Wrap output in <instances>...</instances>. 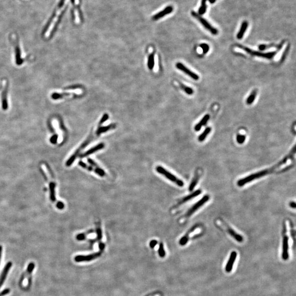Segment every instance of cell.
<instances>
[{"instance_id":"cell-25","label":"cell","mask_w":296,"mask_h":296,"mask_svg":"<svg viewBox=\"0 0 296 296\" xmlns=\"http://www.w3.org/2000/svg\"><path fill=\"white\" fill-rule=\"evenodd\" d=\"M56 14H57V10H54V12H53V13H52V14L51 16L50 17V18L49 19V21H48V22H47V24H46V25L45 26L44 29H43V32H42V34H43V35L45 34L46 32H47V30H49V26H50V25H51V24L52 23V22H53V20L54 19V18H55V17Z\"/></svg>"},{"instance_id":"cell-36","label":"cell","mask_w":296,"mask_h":296,"mask_svg":"<svg viewBox=\"0 0 296 296\" xmlns=\"http://www.w3.org/2000/svg\"><path fill=\"white\" fill-rule=\"evenodd\" d=\"M246 137L245 135H238L236 137V141L238 144H243L245 141Z\"/></svg>"},{"instance_id":"cell-11","label":"cell","mask_w":296,"mask_h":296,"mask_svg":"<svg viewBox=\"0 0 296 296\" xmlns=\"http://www.w3.org/2000/svg\"><path fill=\"white\" fill-rule=\"evenodd\" d=\"M173 10V8L172 6H168L166 7L164 9L161 10V12L155 14L154 16H152V19L154 20H158L161 19L162 18L166 16V15L172 13Z\"/></svg>"},{"instance_id":"cell-18","label":"cell","mask_w":296,"mask_h":296,"mask_svg":"<svg viewBox=\"0 0 296 296\" xmlns=\"http://www.w3.org/2000/svg\"><path fill=\"white\" fill-rule=\"evenodd\" d=\"M7 96V84H6L2 92V105L3 110H6L8 108Z\"/></svg>"},{"instance_id":"cell-32","label":"cell","mask_w":296,"mask_h":296,"mask_svg":"<svg viewBox=\"0 0 296 296\" xmlns=\"http://www.w3.org/2000/svg\"><path fill=\"white\" fill-rule=\"evenodd\" d=\"M189 234H188V232L186 233L185 235H184L183 236L180 238V240H179V245H181V246H184V245H186L188 242L189 241Z\"/></svg>"},{"instance_id":"cell-31","label":"cell","mask_w":296,"mask_h":296,"mask_svg":"<svg viewBox=\"0 0 296 296\" xmlns=\"http://www.w3.org/2000/svg\"><path fill=\"white\" fill-rule=\"evenodd\" d=\"M158 253L161 258H164L166 256V251L164 250V246L162 242L159 244V247L158 250Z\"/></svg>"},{"instance_id":"cell-9","label":"cell","mask_w":296,"mask_h":296,"mask_svg":"<svg viewBox=\"0 0 296 296\" xmlns=\"http://www.w3.org/2000/svg\"><path fill=\"white\" fill-rule=\"evenodd\" d=\"M78 165L80 166H81V167L84 168L85 170H87L88 171L95 172L98 176H99L100 177H104L105 176V174H106L105 171H104L103 169H102V168H100V169H97V168L93 167H92L91 166H89V165H88L86 164H85L83 161H79L78 162Z\"/></svg>"},{"instance_id":"cell-47","label":"cell","mask_w":296,"mask_h":296,"mask_svg":"<svg viewBox=\"0 0 296 296\" xmlns=\"http://www.w3.org/2000/svg\"><path fill=\"white\" fill-rule=\"evenodd\" d=\"M290 206L292 209H296V203L295 202H291L290 203Z\"/></svg>"},{"instance_id":"cell-8","label":"cell","mask_w":296,"mask_h":296,"mask_svg":"<svg viewBox=\"0 0 296 296\" xmlns=\"http://www.w3.org/2000/svg\"><path fill=\"white\" fill-rule=\"evenodd\" d=\"M176 68L180 70V71H183L185 74H187V75H188L189 77H191V78H193L194 80H198L199 79V76L198 75H197L195 73L191 71L188 68H187L185 65H184L182 63H177L176 65Z\"/></svg>"},{"instance_id":"cell-50","label":"cell","mask_w":296,"mask_h":296,"mask_svg":"<svg viewBox=\"0 0 296 296\" xmlns=\"http://www.w3.org/2000/svg\"><path fill=\"white\" fill-rule=\"evenodd\" d=\"M209 1L211 3H214L215 2V1H216V0H209Z\"/></svg>"},{"instance_id":"cell-42","label":"cell","mask_w":296,"mask_h":296,"mask_svg":"<svg viewBox=\"0 0 296 296\" xmlns=\"http://www.w3.org/2000/svg\"><path fill=\"white\" fill-rule=\"evenodd\" d=\"M158 243V241L156 240H151V241L150 242V244H149L150 247L151 248H154L157 245Z\"/></svg>"},{"instance_id":"cell-13","label":"cell","mask_w":296,"mask_h":296,"mask_svg":"<svg viewBox=\"0 0 296 296\" xmlns=\"http://www.w3.org/2000/svg\"><path fill=\"white\" fill-rule=\"evenodd\" d=\"M237 257V252L236 251H232L230 255V257L229 258L227 264L225 266V271L227 273L231 272L233 268L234 263Z\"/></svg>"},{"instance_id":"cell-1","label":"cell","mask_w":296,"mask_h":296,"mask_svg":"<svg viewBox=\"0 0 296 296\" xmlns=\"http://www.w3.org/2000/svg\"><path fill=\"white\" fill-rule=\"evenodd\" d=\"M275 168H276V167L275 166H274L273 167L271 168H269V169L264 170H263V171L258 172L257 173L252 174L248 176L245 177L244 178H242V179H241L238 180V181L237 184H238V187H242V186L245 185V184L251 182V181L257 179H259L260 178L264 177L265 176L271 173V172L273 171L274 169H275Z\"/></svg>"},{"instance_id":"cell-2","label":"cell","mask_w":296,"mask_h":296,"mask_svg":"<svg viewBox=\"0 0 296 296\" xmlns=\"http://www.w3.org/2000/svg\"><path fill=\"white\" fill-rule=\"evenodd\" d=\"M156 171L158 172V173L161 174L162 176L166 177L167 179L172 181L179 187H183L184 184V182L182 180L178 178L177 177H176L173 174L171 173V172H168L167 170H166L165 168L162 167V166H158L156 168Z\"/></svg>"},{"instance_id":"cell-27","label":"cell","mask_w":296,"mask_h":296,"mask_svg":"<svg viewBox=\"0 0 296 296\" xmlns=\"http://www.w3.org/2000/svg\"><path fill=\"white\" fill-rule=\"evenodd\" d=\"M211 131V129L210 127H207L206 128L205 131L202 133V134L201 135H200L198 138V140L200 142H203V141L205 140L207 136L209 135V133Z\"/></svg>"},{"instance_id":"cell-41","label":"cell","mask_w":296,"mask_h":296,"mask_svg":"<svg viewBox=\"0 0 296 296\" xmlns=\"http://www.w3.org/2000/svg\"><path fill=\"white\" fill-rule=\"evenodd\" d=\"M58 135H55L52 136L51 137V138L50 139V141L51 142L52 144H56L57 142V141H58Z\"/></svg>"},{"instance_id":"cell-45","label":"cell","mask_w":296,"mask_h":296,"mask_svg":"<svg viewBox=\"0 0 296 296\" xmlns=\"http://www.w3.org/2000/svg\"><path fill=\"white\" fill-rule=\"evenodd\" d=\"M10 289H5V290H3V291H2V292L0 293V296H5V295H8V294L10 293Z\"/></svg>"},{"instance_id":"cell-34","label":"cell","mask_w":296,"mask_h":296,"mask_svg":"<svg viewBox=\"0 0 296 296\" xmlns=\"http://www.w3.org/2000/svg\"><path fill=\"white\" fill-rule=\"evenodd\" d=\"M96 232H97V240L99 241V242L101 241V240L102 238V231L100 228V225H98L96 227Z\"/></svg>"},{"instance_id":"cell-26","label":"cell","mask_w":296,"mask_h":296,"mask_svg":"<svg viewBox=\"0 0 296 296\" xmlns=\"http://www.w3.org/2000/svg\"><path fill=\"white\" fill-rule=\"evenodd\" d=\"M55 184L54 182H51L49 183V190H50V199L52 202H55L56 201L55 197Z\"/></svg>"},{"instance_id":"cell-48","label":"cell","mask_w":296,"mask_h":296,"mask_svg":"<svg viewBox=\"0 0 296 296\" xmlns=\"http://www.w3.org/2000/svg\"><path fill=\"white\" fill-rule=\"evenodd\" d=\"M2 247L1 246H0V260H1V255H2Z\"/></svg>"},{"instance_id":"cell-10","label":"cell","mask_w":296,"mask_h":296,"mask_svg":"<svg viewBox=\"0 0 296 296\" xmlns=\"http://www.w3.org/2000/svg\"><path fill=\"white\" fill-rule=\"evenodd\" d=\"M104 147H105L104 143H100L99 144H97V145L94 146L93 147L90 148V149L89 150H88L86 152H84V153L80 155H79V157L80 158H86V157H87V156L90 155L96 152L97 151L103 149V148H104Z\"/></svg>"},{"instance_id":"cell-43","label":"cell","mask_w":296,"mask_h":296,"mask_svg":"<svg viewBox=\"0 0 296 296\" xmlns=\"http://www.w3.org/2000/svg\"><path fill=\"white\" fill-rule=\"evenodd\" d=\"M98 247H99V249L100 251V252H102V251L104 250L105 245L104 243L103 242L99 241V244H98Z\"/></svg>"},{"instance_id":"cell-29","label":"cell","mask_w":296,"mask_h":296,"mask_svg":"<svg viewBox=\"0 0 296 296\" xmlns=\"http://www.w3.org/2000/svg\"><path fill=\"white\" fill-rule=\"evenodd\" d=\"M154 53H151L148 58V67L150 70H152L155 65Z\"/></svg>"},{"instance_id":"cell-12","label":"cell","mask_w":296,"mask_h":296,"mask_svg":"<svg viewBox=\"0 0 296 296\" xmlns=\"http://www.w3.org/2000/svg\"><path fill=\"white\" fill-rule=\"evenodd\" d=\"M282 258L285 261H287L289 258V238L287 236L283 237V252Z\"/></svg>"},{"instance_id":"cell-16","label":"cell","mask_w":296,"mask_h":296,"mask_svg":"<svg viewBox=\"0 0 296 296\" xmlns=\"http://www.w3.org/2000/svg\"><path fill=\"white\" fill-rule=\"evenodd\" d=\"M13 43L15 48V52L16 55V63L18 65H20L23 63V60L21 58V53H20V49L19 46L18 44V41L16 39H14L13 40Z\"/></svg>"},{"instance_id":"cell-39","label":"cell","mask_w":296,"mask_h":296,"mask_svg":"<svg viewBox=\"0 0 296 296\" xmlns=\"http://www.w3.org/2000/svg\"><path fill=\"white\" fill-rule=\"evenodd\" d=\"M274 45H261L259 46V49L260 51H264L265 49H269L271 47L273 46Z\"/></svg>"},{"instance_id":"cell-20","label":"cell","mask_w":296,"mask_h":296,"mask_svg":"<svg viewBox=\"0 0 296 296\" xmlns=\"http://www.w3.org/2000/svg\"><path fill=\"white\" fill-rule=\"evenodd\" d=\"M248 23L246 21H244L242 23L241 26L240 28V30L238 31L237 34V38L238 40H241L242 39L244 36L245 35V32L246 30L247 29Z\"/></svg>"},{"instance_id":"cell-35","label":"cell","mask_w":296,"mask_h":296,"mask_svg":"<svg viewBox=\"0 0 296 296\" xmlns=\"http://www.w3.org/2000/svg\"><path fill=\"white\" fill-rule=\"evenodd\" d=\"M34 268H35V263H34L31 262L30 263H29L28 266V268H27L26 271H25L27 275L31 274V273L32 272V271H34Z\"/></svg>"},{"instance_id":"cell-19","label":"cell","mask_w":296,"mask_h":296,"mask_svg":"<svg viewBox=\"0 0 296 296\" xmlns=\"http://www.w3.org/2000/svg\"><path fill=\"white\" fill-rule=\"evenodd\" d=\"M209 117L210 116H209V114H207L206 115L203 116V117L201 120V121H200L199 123H198L197 125L195 126V128H194L195 131H199L202 128L203 126L205 125L207 123V121L209 119Z\"/></svg>"},{"instance_id":"cell-46","label":"cell","mask_w":296,"mask_h":296,"mask_svg":"<svg viewBox=\"0 0 296 296\" xmlns=\"http://www.w3.org/2000/svg\"><path fill=\"white\" fill-rule=\"evenodd\" d=\"M65 0H60L59 1V3H58V6H57L58 8L60 9V8H61L63 6L65 3Z\"/></svg>"},{"instance_id":"cell-7","label":"cell","mask_w":296,"mask_h":296,"mask_svg":"<svg viewBox=\"0 0 296 296\" xmlns=\"http://www.w3.org/2000/svg\"><path fill=\"white\" fill-rule=\"evenodd\" d=\"M102 254V252H97L88 255H78L74 258V260L76 262H90L99 257Z\"/></svg>"},{"instance_id":"cell-17","label":"cell","mask_w":296,"mask_h":296,"mask_svg":"<svg viewBox=\"0 0 296 296\" xmlns=\"http://www.w3.org/2000/svg\"><path fill=\"white\" fill-rule=\"evenodd\" d=\"M201 194V190H197L196 191H195L193 193H191L190 195H188L187 197H184V198H183L182 199V200L180 201V202L178 203V204L177 205V206H178L182 205V204H183L184 203H187V202L190 201V200H191L192 199H193L194 197L199 196Z\"/></svg>"},{"instance_id":"cell-3","label":"cell","mask_w":296,"mask_h":296,"mask_svg":"<svg viewBox=\"0 0 296 296\" xmlns=\"http://www.w3.org/2000/svg\"><path fill=\"white\" fill-rule=\"evenodd\" d=\"M92 140V135H90L87 138V139L80 146V147L78 148L76 151H75L74 154L71 155V156L67 160V161L66 162V166L67 167L70 166L71 164L74 163V162L75 161L76 158L80 155L81 152L90 143Z\"/></svg>"},{"instance_id":"cell-38","label":"cell","mask_w":296,"mask_h":296,"mask_svg":"<svg viewBox=\"0 0 296 296\" xmlns=\"http://www.w3.org/2000/svg\"><path fill=\"white\" fill-rule=\"evenodd\" d=\"M200 47H201V49H203V53H207L209 52V46L207 45L206 43L201 44L200 45Z\"/></svg>"},{"instance_id":"cell-49","label":"cell","mask_w":296,"mask_h":296,"mask_svg":"<svg viewBox=\"0 0 296 296\" xmlns=\"http://www.w3.org/2000/svg\"><path fill=\"white\" fill-rule=\"evenodd\" d=\"M156 294H157V293H156V292H154V293H150V294H148V295H147L146 296H154V295H156Z\"/></svg>"},{"instance_id":"cell-22","label":"cell","mask_w":296,"mask_h":296,"mask_svg":"<svg viewBox=\"0 0 296 296\" xmlns=\"http://www.w3.org/2000/svg\"><path fill=\"white\" fill-rule=\"evenodd\" d=\"M115 127H116V125L115 124H111V125L107 126L100 127H99V129H97L96 133H97V135H99L103 133L108 132V131H109L111 130V129H115Z\"/></svg>"},{"instance_id":"cell-6","label":"cell","mask_w":296,"mask_h":296,"mask_svg":"<svg viewBox=\"0 0 296 296\" xmlns=\"http://www.w3.org/2000/svg\"><path fill=\"white\" fill-rule=\"evenodd\" d=\"M209 197L207 195L203 197L199 201H197L196 203H195L193 206H192L190 209L188 211V212L185 214V217H189L190 216H191L193 214H194L197 211V210L199 209L201 207H202L205 203H207L209 200Z\"/></svg>"},{"instance_id":"cell-40","label":"cell","mask_w":296,"mask_h":296,"mask_svg":"<svg viewBox=\"0 0 296 296\" xmlns=\"http://www.w3.org/2000/svg\"><path fill=\"white\" fill-rule=\"evenodd\" d=\"M108 119H109V115L107 114H105L103 115L102 118L100 120V121L99 123L100 124H103V123H105Z\"/></svg>"},{"instance_id":"cell-37","label":"cell","mask_w":296,"mask_h":296,"mask_svg":"<svg viewBox=\"0 0 296 296\" xmlns=\"http://www.w3.org/2000/svg\"><path fill=\"white\" fill-rule=\"evenodd\" d=\"M87 161L89 163V164H90L92 167H93L96 168L97 169H100L101 168L99 166L96 164V162L95 161H94L92 159H91L90 158H87Z\"/></svg>"},{"instance_id":"cell-15","label":"cell","mask_w":296,"mask_h":296,"mask_svg":"<svg viewBox=\"0 0 296 296\" xmlns=\"http://www.w3.org/2000/svg\"><path fill=\"white\" fill-rule=\"evenodd\" d=\"M224 225L226 228V230L228 232L229 235H231L236 241L239 242H242L243 241L244 238L241 235L238 234V233H237L236 232L234 231L232 228L229 227L228 225L225 224V223H224Z\"/></svg>"},{"instance_id":"cell-33","label":"cell","mask_w":296,"mask_h":296,"mask_svg":"<svg viewBox=\"0 0 296 296\" xmlns=\"http://www.w3.org/2000/svg\"><path fill=\"white\" fill-rule=\"evenodd\" d=\"M180 86L181 87L182 89H183V90L186 93L189 94V95H191L194 93V90L191 88L190 87H188V86H186L185 85H184L183 84H180Z\"/></svg>"},{"instance_id":"cell-30","label":"cell","mask_w":296,"mask_h":296,"mask_svg":"<svg viewBox=\"0 0 296 296\" xmlns=\"http://www.w3.org/2000/svg\"><path fill=\"white\" fill-rule=\"evenodd\" d=\"M207 0H202L201 1V5L199 10V14L200 16L203 15V14L206 13V9H207V5H206V2Z\"/></svg>"},{"instance_id":"cell-5","label":"cell","mask_w":296,"mask_h":296,"mask_svg":"<svg viewBox=\"0 0 296 296\" xmlns=\"http://www.w3.org/2000/svg\"><path fill=\"white\" fill-rule=\"evenodd\" d=\"M191 13V15L194 18H197V19L200 22L203 24V25L206 29H207L208 30H209V31L211 32V33L212 34L214 35H216L218 34V31L216 28H215L214 27H213L211 25V24L206 19H205L204 18H203L202 16H200L199 14H197L194 11H192Z\"/></svg>"},{"instance_id":"cell-4","label":"cell","mask_w":296,"mask_h":296,"mask_svg":"<svg viewBox=\"0 0 296 296\" xmlns=\"http://www.w3.org/2000/svg\"><path fill=\"white\" fill-rule=\"evenodd\" d=\"M238 47L241 49H244V51L247 52L250 55L254 56H257L259 57L262 58H267L268 59H271L275 57V55L277 54V52H268V53H261L260 52L254 51L253 50H252L251 49L247 48L246 47H244L241 45H238Z\"/></svg>"},{"instance_id":"cell-28","label":"cell","mask_w":296,"mask_h":296,"mask_svg":"<svg viewBox=\"0 0 296 296\" xmlns=\"http://www.w3.org/2000/svg\"><path fill=\"white\" fill-rule=\"evenodd\" d=\"M257 91L256 90H254L253 92H252L251 94L248 96L247 99L246 100V103L248 105H251L254 102L256 96H257Z\"/></svg>"},{"instance_id":"cell-21","label":"cell","mask_w":296,"mask_h":296,"mask_svg":"<svg viewBox=\"0 0 296 296\" xmlns=\"http://www.w3.org/2000/svg\"><path fill=\"white\" fill-rule=\"evenodd\" d=\"M67 8H68V6H67L65 7L64 10H63L61 12V14L59 15V16L58 17V19H57V22H55V26H53V29H52V30L51 32V34H50V36L52 35H53V34L55 32V31H56V30L57 29V28H58V25H59V23H61V19H62V18H63V16H64V15L65 13L66 10H67Z\"/></svg>"},{"instance_id":"cell-23","label":"cell","mask_w":296,"mask_h":296,"mask_svg":"<svg viewBox=\"0 0 296 296\" xmlns=\"http://www.w3.org/2000/svg\"><path fill=\"white\" fill-rule=\"evenodd\" d=\"M199 178V173L197 172L196 174H195L193 178V179H192L191 183H190V185H189V191H192L194 189L195 187L197 186V184L198 183Z\"/></svg>"},{"instance_id":"cell-44","label":"cell","mask_w":296,"mask_h":296,"mask_svg":"<svg viewBox=\"0 0 296 296\" xmlns=\"http://www.w3.org/2000/svg\"><path fill=\"white\" fill-rule=\"evenodd\" d=\"M57 207L58 208V209H63L64 208V203H62L61 201H59L57 203Z\"/></svg>"},{"instance_id":"cell-14","label":"cell","mask_w":296,"mask_h":296,"mask_svg":"<svg viewBox=\"0 0 296 296\" xmlns=\"http://www.w3.org/2000/svg\"><path fill=\"white\" fill-rule=\"evenodd\" d=\"M12 263L11 262H9L6 264L5 267L3 268V271L0 276V289L3 285V283L7 276V274L10 271V268L12 267Z\"/></svg>"},{"instance_id":"cell-24","label":"cell","mask_w":296,"mask_h":296,"mask_svg":"<svg viewBox=\"0 0 296 296\" xmlns=\"http://www.w3.org/2000/svg\"><path fill=\"white\" fill-rule=\"evenodd\" d=\"M94 232V230L93 229H90V230H88L87 232L78 234V235H76V238L78 241H83L86 238L88 235H90L92 233H93Z\"/></svg>"}]
</instances>
